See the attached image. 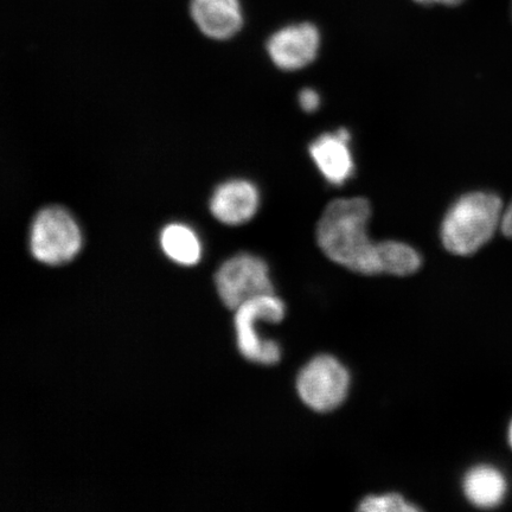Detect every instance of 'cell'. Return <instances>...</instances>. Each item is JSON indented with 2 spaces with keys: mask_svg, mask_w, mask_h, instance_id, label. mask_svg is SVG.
Returning a JSON list of instances; mask_svg holds the SVG:
<instances>
[{
  "mask_svg": "<svg viewBox=\"0 0 512 512\" xmlns=\"http://www.w3.org/2000/svg\"><path fill=\"white\" fill-rule=\"evenodd\" d=\"M259 206V190L247 179H230L222 183L210 198L211 214L228 226H240L251 221Z\"/></svg>",
  "mask_w": 512,
  "mask_h": 512,
  "instance_id": "cell-9",
  "label": "cell"
},
{
  "mask_svg": "<svg viewBox=\"0 0 512 512\" xmlns=\"http://www.w3.org/2000/svg\"><path fill=\"white\" fill-rule=\"evenodd\" d=\"M503 213V204L497 195L469 192L448 208L440 226L441 242L454 255L475 254L501 227Z\"/></svg>",
  "mask_w": 512,
  "mask_h": 512,
  "instance_id": "cell-2",
  "label": "cell"
},
{
  "mask_svg": "<svg viewBox=\"0 0 512 512\" xmlns=\"http://www.w3.org/2000/svg\"><path fill=\"white\" fill-rule=\"evenodd\" d=\"M501 228L504 235L512 239V203L504 210Z\"/></svg>",
  "mask_w": 512,
  "mask_h": 512,
  "instance_id": "cell-16",
  "label": "cell"
},
{
  "mask_svg": "<svg viewBox=\"0 0 512 512\" xmlns=\"http://www.w3.org/2000/svg\"><path fill=\"white\" fill-rule=\"evenodd\" d=\"M298 102L304 112L315 113L320 105H322V98H320V94L316 89L307 87L300 91Z\"/></svg>",
  "mask_w": 512,
  "mask_h": 512,
  "instance_id": "cell-15",
  "label": "cell"
},
{
  "mask_svg": "<svg viewBox=\"0 0 512 512\" xmlns=\"http://www.w3.org/2000/svg\"><path fill=\"white\" fill-rule=\"evenodd\" d=\"M371 204L367 198H338L326 206L317 223V242L335 264L349 271L381 274L379 242L368 234Z\"/></svg>",
  "mask_w": 512,
  "mask_h": 512,
  "instance_id": "cell-1",
  "label": "cell"
},
{
  "mask_svg": "<svg viewBox=\"0 0 512 512\" xmlns=\"http://www.w3.org/2000/svg\"><path fill=\"white\" fill-rule=\"evenodd\" d=\"M464 492L478 508H495L501 504L507 492V480L492 466H477L466 473Z\"/></svg>",
  "mask_w": 512,
  "mask_h": 512,
  "instance_id": "cell-11",
  "label": "cell"
},
{
  "mask_svg": "<svg viewBox=\"0 0 512 512\" xmlns=\"http://www.w3.org/2000/svg\"><path fill=\"white\" fill-rule=\"evenodd\" d=\"M364 512H416L420 511L414 504L408 502L399 494L368 496L358 507Z\"/></svg>",
  "mask_w": 512,
  "mask_h": 512,
  "instance_id": "cell-14",
  "label": "cell"
},
{
  "mask_svg": "<svg viewBox=\"0 0 512 512\" xmlns=\"http://www.w3.org/2000/svg\"><path fill=\"white\" fill-rule=\"evenodd\" d=\"M322 36L309 22L287 25L268 38L267 54L274 66L284 72H297L317 59Z\"/></svg>",
  "mask_w": 512,
  "mask_h": 512,
  "instance_id": "cell-7",
  "label": "cell"
},
{
  "mask_svg": "<svg viewBox=\"0 0 512 512\" xmlns=\"http://www.w3.org/2000/svg\"><path fill=\"white\" fill-rule=\"evenodd\" d=\"M285 312L283 300L274 296V293L249 300L235 310L236 337L243 357L262 366H273L280 361L279 344L272 339L261 338L256 330V324L260 320L279 323L284 319Z\"/></svg>",
  "mask_w": 512,
  "mask_h": 512,
  "instance_id": "cell-4",
  "label": "cell"
},
{
  "mask_svg": "<svg viewBox=\"0 0 512 512\" xmlns=\"http://www.w3.org/2000/svg\"><path fill=\"white\" fill-rule=\"evenodd\" d=\"M312 162L326 182L342 187L355 174L351 133L345 128L320 134L309 146Z\"/></svg>",
  "mask_w": 512,
  "mask_h": 512,
  "instance_id": "cell-8",
  "label": "cell"
},
{
  "mask_svg": "<svg viewBox=\"0 0 512 512\" xmlns=\"http://www.w3.org/2000/svg\"><path fill=\"white\" fill-rule=\"evenodd\" d=\"M160 246L169 259L183 266H194L201 259V242L194 230L182 223H171L160 234Z\"/></svg>",
  "mask_w": 512,
  "mask_h": 512,
  "instance_id": "cell-12",
  "label": "cell"
},
{
  "mask_svg": "<svg viewBox=\"0 0 512 512\" xmlns=\"http://www.w3.org/2000/svg\"><path fill=\"white\" fill-rule=\"evenodd\" d=\"M415 3L421 5H445V6H457L462 4L464 0H414Z\"/></svg>",
  "mask_w": 512,
  "mask_h": 512,
  "instance_id": "cell-17",
  "label": "cell"
},
{
  "mask_svg": "<svg viewBox=\"0 0 512 512\" xmlns=\"http://www.w3.org/2000/svg\"><path fill=\"white\" fill-rule=\"evenodd\" d=\"M350 375L337 358L320 355L300 370L297 379L299 398L317 412L334 411L347 399Z\"/></svg>",
  "mask_w": 512,
  "mask_h": 512,
  "instance_id": "cell-5",
  "label": "cell"
},
{
  "mask_svg": "<svg viewBox=\"0 0 512 512\" xmlns=\"http://www.w3.org/2000/svg\"><path fill=\"white\" fill-rule=\"evenodd\" d=\"M381 274L407 277L419 271L421 255L408 243L387 240L379 242Z\"/></svg>",
  "mask_w": 512,
  "mask_h": 512,
  "instance_id": "cell-13",
  "label": "cell"
},
{
  "mask_svg": "<svg viewBox=\"0 0 512 512\" xmlns=\"http://www.w3.org/2000/svg\"><path fill=\"white\" fill-rule=\"evenodd\" d=\"M509 440H510V445L512 447V422H511V426H510V430H509Z\"/></svg>",
  "mask_w": 512,
  "mask_h": 512,
  "instance_id": "cell-18",
  "label": "cell"
},
{
  "mask_svg": "<svg viewBox=\"0 0 512 512\" xmlns=\"http://www.w3.org/2000/svg\"><path fill=\"white\" fill-rule=\"evenodd\" d=\"M190 15L202 34L213 40H228L243 25L240 0H190Z\"/></svg>",
  "mask_w": 512,
  "mask_h": 512,
  "instance_id": "cell-10",
  "label": "cell"
},
{
  "mask_svg": "<svg viewBox=\"0 0 512 512\" xmlns=\"http://www.w3.org/2000/svg\"><path fill=\"white\" fill-rule=\"evenodd\" d=\"M215 284L223 304L230 310L274 293L266 262L249 253L234 255L223 262L215 275Z\"/></svg>",
  "mask_w": 512,
  "mask_h": 512,
  "instance_id": "cell-6",
  "label": "cell"
},
{
  "mask_svg": "<svg viewBox=\"0 0 512 512\" xmlns=\"http://www.w3.org/2000/svg\"><path fill=\"white\" fill-rule=\"evenodd\" d=\"M82 235L69 211L57 206L38 211L30 228V251L42 264L60 266L80 252Z\"/></svg>",
  "mask_w": 512,
  "mask_h": 512,
  "instance_id": "cell-3",
  "label": "cell"
}]
</instances>
